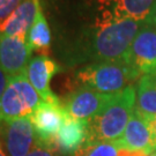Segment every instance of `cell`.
<instances>
[{"mask_svg":"<svg viewBox=\"0 0 156 156\" xmlns=\"http://www.w3.org/2000/svg\"><path fill=\"white\" fill-rule=\"evenodd\" d=\"M145 22L125 19L106 23H78L58 27V56L67 66L124 60Z\"/></svg>","mask_w":156,"mask_h":156,"instance_id":"obj_1","label":"cell"},{"mask_svg":"<svg viewBox=\"0 0 156 156\" xmlns=\"http://www.w3.org/2000/svg\"><path fill=\"white\" fill-rule=\"evenodd\" d=\"M156 0H53L57 27L106 23L132 19L147 21Z\"/></svg>","mask_w":156,"mask_h":156,"instance_id":"obj_2","label":"cell"},{"mask_svg":"<svg viewBox=\"0 0 156 156\" xmlns=\"http://www.w3.org/2000/svg\"><path fill=\"white\" fill-rule=\"evenodd\" d=\"M136 93L134 86H128L112 100L95 117L88 120L87 141L115 142L120 138L135 109Z\"/></svg>","mask_w":156,"mask_h":156,"instance_id":"obj_3","label":"cell"},{"mask_svg":"<svg viewBox=\"0 0 156 156\" xmlns=\"http://www.w3.org/2000/svg\"><path fill=\"white\" fill-rule=\"evenodd\" d=\"M74 78L80 87L104 94H117L133 86L141 76L125 60H113L83 65L75 71Z\"/></svg>","mask_w":156,"mask_h":156,"instance_id":"obj_4","label":"cell"},{"mask_svg":"<svg viewBox=\"0 0 156 156\" xmlns=\"http://www.w3.org/2000/svg\"><path fill=\"white\" fill-rule=\"evenodd\" d=\"M42 102L26 75L12 76L0 98V120L30 117Z\"/></svg>","mask_w":156,"mask_h":156,"instance_id":"obj_5","label":"cell"},{"mask_svg":"<svg viewBox=\"0 0 156 156\" xmlns=\"http://www.w3.org/2000/svg\"><path fill=\"white\" fill-rule=\"evenodd\" d=\"M140 76L156 72V26L146 21L134 37L124 58Z\"/></svg>","mask_w":156,"mask_h":156,"instance_id":"obj_6","label":"cell"},{"mask_svg":"<svg viewBox=\"0 0 156 156\" xmlns=\"http://www.w3.org/2000/svg\"><path fill=\"white\" fill-rule=\"evenodd\" d=\"M0 140L9 156H27L37 144L30 117L0 120Z\"/></svg>","mask_w":156,"mask_h":156,"instance_id":"obj_7","label":"cell"},{"mask_svg":"<svg viewBox=\"0 0 156 156\" xmlns=\"http://www.w3.org/2000/svg\"><path fill=\"white\" fill-rule=\"evenodd\" d=\"M67 117V112L60 103L42 102L30 116L37 142L53 149L57 133Z\"/></svg>","mask_w":156,"mask_h":156,"instance_id":"obj_8","label":"cell"},{"mask_svg":"<svg viewBox=\"0 0 156 156\" xmlns=\"http://www.w3.org/2000/svg\"><path fill=\"white\" fill-rule=\"evenodd\" d=\"M113 95L80 87L67 95L62 104L68 116L74 119L88 122L112 100Z\"/></svg>","mask_w":156,"mask_h":156,"instance_id":"obj_9","label":"cell"},{"mask_svg":"<svg viewBox=\"0 0 156 156\" xmlns=\"http://www.w3.org/2000/svg\"><path fill=\"white\" fill-rule=\"evenodd\" d=\"M31 55L27 37L0 35V68L9 78L26 74Z\"/></svg>","mask_w":156,"mask_h":156,"instance_id":"obj_10","label":"cell"},{"mask_svg":"<svg viewBox=\"0 0 156 156\" xmlns=\"http://www.w3.org/2000/svg\"><path fill=\"white\" fill-rule=\"evenodd\" d=\"M60 71V65L49 56H36L29 62L24 75L44 102L60 103L62 101L50 88L51 79Z\"/></svg>","mask_w":156,"mask_h":156,"instance_id":"obj_11","label":"cell"},{"mask_svg":"<svg viewBox=\"0 0 156 156\" xmlns=\"http://www.w3.org/2000/svg\"><path fill=\"white\" fill-rule=\"evenodd\" d=\"M119 149L129 151H144L151 154L154 151V138L151 122L135 111L127 123L120 138L115 141Z\"/></svg>","mask_w":156,"mask_h":156,"instance_id":"obj_12","label":"cell"},{"mask_svg":"<svg viewBox=\"0 0 156 156\" xmlns=\"http://www.w3.org/2000/svg\"><path fill=\"white\" fill-rule=\"evenodd\" d=\"M41 9V0H23L15 11L0 22V35L27 37Z\"/></svg>","mask_w":156,"mask_h":156,"instance_id":"obj_13","label":"cell"},{"mask_svg":"<svg viewBox=\"0 0 156 156\" xmlns=\"http://www.w3.org/2000/svg\"><path fill=\"white\" fill-rule=\"evenodd\" d=\"M88 136V123L68 116L57 133L53 151L62 155H74L86 144Z\"/></svg>","mask_w":156,"mask_h":156,"instance_id":"obj_14","label":"cell"},{"mask_svg":"<svg viewBox=\"0 0 156 156\" xmlns=\"http://www.w3.org/2000/svg\"><path fill=\"white\" fill-rule=\"evenodd\" d=\"M135 111L146 119L156 117V73L144 74L135 86Z\"/></svg>","mask_w":156,"mask_h":156,"instance_id":"obj_15","label":"cell"},{"mask_svg":"<svg viewBox=\"0 0 156 156\" xmlns=\"http://www.w3.org/2000/svg\"><path fill=\"white\" fill-rule=\"evenodd\" d=\"M27 41L33 52H37L38 56H49L52 44L51 30L43 8L38 12L35 22L29 30Z\"/></svg>","mask_w":156,"mask_h":156,"instance_id":"obj_16","label":"cell"},{"mask_svg":"<svg viewBox=\"0 0 156 156\" xmlns=\"http://www.w3.org/2000/svg\"><path fill=\"white\" fill-rule=\"evenodd\" d=\"M73 156H119V148L109 141H86Z\"/></svg>","mask_w":156,"mask_h":156,"instance_id":"obj_17","label":"cell"},{"mask_svg":"<svg viewBox=\"0 0 156 156\" xmlns=\"http://www.w3.org/2000/svg\"><path fill=\"white\" fill-rule=\"evenodd\" d=\"M23 0H0V22L15 11Z\"/></svg>","mask_w":156,"mask_h":156,"instance_id":"obj_18","label":"cell"},{"mask_svg":"<svg viewBox=\"0 0 156 156\" xmlns=\"http://www.w3.org/2000/svg\"><path fill=\"white\" fill-rule=\"evenodd\" d=\"M27 156H58V154L53 149L37 142L36 146L33 148V151H30Z\"/></svg>","mask_w":156,"mask_h":156,"instance_id":"obj_19","label":"cell"},{"mask_svg":"<svg viewBox=\"0 0 156 156\" xmlns=\"http://www.w3.org/2000/svg\"><path fill=\"white\" fill-rule=\"evenodd\" d=\"M8 80H9V76L6 74L1 68H0V98L5 91L6 87H7V83H8Z\"/></svg>","mask_w":156,"mask_h":156,"instance_id":"obj_20","label":"cell"},{"mask_svg":"<svg viewBox=\"0 0 156 156\" xmlns=\"http://www.w3.org/2000/svg\"><path fill=\"white\" fill-rule=\"evenodd\" d=\"M119 156H148L144 151H129L125 149H119Z\"/></svg>","mask_w":156,"mask_h":156,"instance_id":"obj_21","label":"cell"},{"mask_svg":"<svg viewBox=\"0 0 156 156\" xmlns=\"http://www.w3.org/2000/svg\"><path fill=\"white\" fill-rule=\"evenodd\" d=\"M151 122V131H153V138H154V151H156V119H148Z\"/></svg>","mask_w":156,"mask_h":156,"instance_id":"obj_22","label":"cell"},{"mask_svg":"<svg viewBox=\"0 0 156 156\" xmlns=\"http://www.w3.org/2000/svg\"><path fill=\"white\" fill-rule=\"evenodd\" d=\"M148 21L156 26V1L154 6H153V8H151V14H149V17H148Z\"/></svg>","mask_w":156,"mask_h":156,"instance_id":"obj_23","label":"cell"},{"mask_svg":"<svg viewBox=\"0 0 156 156\" xmlns=\"http://www.w3.org/2000/svg\"><path fill=\"white\" fill-rule=\"evenodd\" d=\"M0 156H9L7 154V151H6L5 147H4L2 142H1V140H0Z\"/></svg>","mask_w":156,"mask_h":156,"instance_id":"obj_24","label":"cell"},{"mask_svg":"<svg viewBox=\"0 0 156 156\" xmlns=\"http://www.w3.org/2000/svg\"><path fill=\"white\" fill-rule=\"evenodd\" d=\"M148 156H156V151H153V153H151V154H148Z\"/></svg>","mask_w":156,"mask_h":156,"instance_id":"obj_25","label":"cell"},{"mask_svg":"<svg viewBox=\"0 0 156 156\" xmlns=\"http://www.w3.org/2000/svg\"><path fill=\"white\" fill-rule=\"evenodd\" d=\"M154 119H156V117H155V118H154Z\"/></svg>","mask_w":156,"mask_h":156,"instance_id":"obj_26","label":"cell"},{"mask_svg":"<svg viewBox=\"0 0 156 156\" xmlns=\"http://www.w3.org/2000/svg\"><path fill=\"white\" fill-rule=\"evenodd\" d=\"M154 73H156V72H154Z\"/></svg>","mask_w":156,"mask_h":156,"instance_id":"obj_27","label":"cell"}]
</instances>
